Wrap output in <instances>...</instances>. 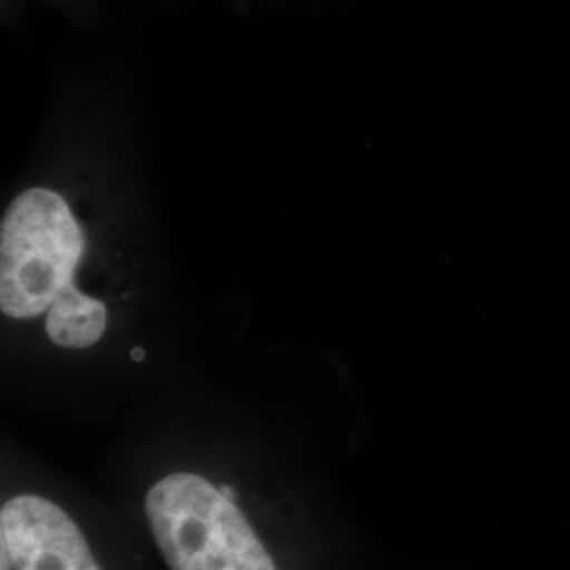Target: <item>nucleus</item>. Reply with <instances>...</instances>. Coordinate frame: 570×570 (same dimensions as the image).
Here are the masks:
<instances>
[{
    "label": "nucleus",
    "mask_w": 570,
    "mask_h": 570,
    "mask_svg": "<svg viewBox=\"0 0 570 570\" xmlns=\"http://www.w3.org/2000/svg\"><path fill=\"white\" fill-rule=\"evenodd\" d=\"M146 515L171 570H277L235 501L178 471L146 494Z\"/></svg>",
    "instance_id": "1"
},
{
    "label": "nucleus",
    "mask_w": 570,
    "mask_h": 570,
    "mask_svg": "<svg viewBox=\"0 0 570 570\" xmlns=\"http://www.w3.org/2000/svg\"><path fill=\"white\" fill-rule=\"evenodd\" d=\"M85 237L58 193L30 188L0 226V308L13 320L49 311L81 263Z\"/></svg>",
    "instance_id": "2"
},
{
    "label": "nucleus",
    "mask_w": 570,
    "mask_h": 570,
    "mask_svg": "<svg viewBox=\"0 0 570 570\" xmlns=\"http://www.w3.org/2000/svg\"><path fill=\"white\" fill-rule=\"evenodd\" d=\"M0 546L13 570H100L75 520L39 494H20L2 505Z\"/></svg>",
    "instance_id": "3"
},
{
    "label": "nucleus",
    "mask_w": 570,
    "mask_h": 570,
    "mask_svg": "<svg viewBox=\"0 0 570 570\" xmlns=\"http://www.w3.org/2000/svg\"><path fill=\"white\" fill-rule=\"evenodd\" d=\"M108 311L102 301L89 298L68 285L47 311L45 330L51 343L63 348H87L96 345L106 332Z\"/></svg>",
    "instance_id": "4"
},
{
    "label": "nucleus",
    "mask_w": 570,
    "mask_h": 570,
    "mask_svg": "<svg viewBox=\"0 0 570 570\" xmlns=\"http://www.w3.org/2000/svg\"><path fill=\"white\" fill-rule=\"evenodd\" d=\"M220 492H223V494H225L226 499H230V501H235V499H237V492H235V490L230 489V487H228V484H226V487H220Z\"/></svg>",
    "instance_id": "5"
},
{
    "label": "nucleus",
    "mask_w": 570,
    "mask_h": 570,
    "mask_svg": "<svg viewBox=\"0 0 570 570\" xmlns=\"http://www.w3.org/2000/svg\"><path fill=\"white\" fill-rule=\"evenodd\" d=\"M131 357H134V360H136V362H142V360H144L142 348H134V351H131Z\"/></svg>",
    "instance_id": "6"
}]
</instances>
